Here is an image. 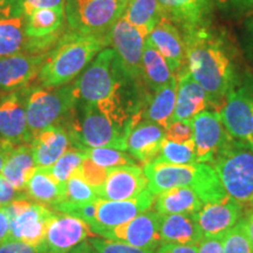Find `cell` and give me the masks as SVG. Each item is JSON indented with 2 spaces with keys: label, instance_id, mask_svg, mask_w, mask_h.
<instances>
[{
  "label": "cell",
  "instance_id": "38",
  "mask_svg": "<svg viewBox=\"0 0 253 253\" xmlns=\"http://www.w3.org/2000/svg\"><path fill=\"white\" fill-rule=\"evenodd\" d=\"M108 171L109 169H104L102 167H99L93 161L86 157L75 173H78L87 184H89L91 188L95 189V191H97L106 182Z\"/></svg>",
  "mask_w": 253,
  "mask_h": 253
},
{
  "label": "cell",
  "instance_id": "48",
  "mask_svg": "<svg viewBox=\"0 0 253 253\" xmlns=\"http://www.w3.org/2000/svg\"><path fill=\"white\" fill-rule=\"evenodd\" d=\"M198 253H224L223 237L203 238L197 246Z\"/></svg>",
  "mask_w": 253,
  "mask_h": 253
},
{
  "label": "cell",
  "instance_id": "7",
  "mask_svg": "<svg viewBox=\"0 0 253 253\" xmlns=\"http://www.w3.org/2000/svg\"><path fill=\"white\" fill-rule=\"evenodd\" d=\"M78 94L74 84L58 88L33 87L25 97L27 125L32 135L47 126L58 125L73 112L78 104Z\"/></svg>",
  "mask_w": 253,
  "mask_h": 253
},
{
  "label": "cell",
  "instance_id": "53",
  "mask_svg": "<svg viewBox=\"0 0 253 253\" xmlns=\"http://www.w3.org/2000/svg\"><path fill=\"white\" fill-rule=\"evenodd\" d=\"M90 248H91L90 243L84 242V243H82V244L78 245L77 248H74L73 250H71V251H68L66 253H87L90 250Z\"/></svg>",
  "mask_w": 253,
  "mask_h": 253
},
{
  "label": "cell",
  "instance_id": "18",
  "mask_svg": "<svg viewBox=\"0 0 253 253\" xmlns=\"http://www.w3.org/2000/svg\"><path fill=\"white\" fill-rule=\"evenodd\" d=\"M0 138L13 145L31 143L33 138L27 125L25 99L18 91L0 100Z\"/></svg>",
  "mask_w": 253,
  "mask_h": 253
},
{
  "label": "cell",
  "instance_id": "12",
  "mask_svg": "<svg viewBox=\"0 0 253 253\" xmlns=\"http://www.w3.org/2000/svg\"><path fill=\"white\" fill-rule=\"evenodd\" d=\"M145 37L125 17L119 19L109 32V46L115 50L122 68L132 81L142 79V58H143Z\"/></svg>",
  "mask_w": 253,
  "mask_h": 253
},
{
  "label": "cell",
  "instance_id": "19",
  "mask_svg": "<svg viewBox=\"0 0 253 253\" xmlns=\"http://www.w3.org/2000/svg\"><path fill=\"white\" fill-rule=\"evenodd\" d=\"M47 53L26 52L0 56V89L14 90L26 86L39 75Z\"/></svg>",
  "mask_w": 253,
  "mask_h": 253
},
{
  "label": "cell",
  "instance_id": "22",
  "mask_svg": "<svg viewBox=\"0 0 253 253\" xmlns=\"http://www.w3.org/2000/svg\"><path fill=\"white\" fill-rule=\"evenodd\" d=\"M166 140V129L156 123L144 120L132 126L126 136V151L137 162L145 164L153 162L160 154Z\"/></svg>",
  "mask_w": 253,
  "mask_h": 253
},
{
  "label": "cell",
  "instance_id": "35",
  "mask_svg": "<svg viewBox=\"0 0 253 253\" xmlns=\"http://www.w3.org/2000/svg\"><path fill=\"white\" fill-rule=\"evenodd\" d=\"M84 151L90 161L104 169L137 164V161L130 154L115 148H86Z\"/></svg>",
  "mask_w": 253,
  "mask_h": 253
},
{
  "label": "cell",
  "instance_id": "30",
  "mask_svg": "<svg viewBox=\"0 0 253 253\" xmlns=\"http://www.w3.org/2000/svg\"><path fill=\"white\" fill-rule=\"evenodd\" d=\"M175 77L170 71L169 66L161 53L153 45V42L145 38L143 58H142V79L153 91H156L169 84Z\"/></svg>",
  "mask_w": 253,
  "mask_h": 253
},
{
  "label": "cell",
  "instance_id": "40",
  "mask_svg": "<svg viewBox=\"0 0 253 253\" xmlns=\"http://www.w3.org/2000/svg\"><path fill=\"white\" fill-rule=\"evenodd\" d=\"M244 18L239 32V46L245 60L253 68V12Z\"/></svg>",
  "mask_w": 253,
  "mask_h": 253
},
{
  "label": "cell",
  "instance_id": "29",
  "mask_svg": "<svg viewBox=\"0 0 253 253\" xmlns=\"http://www.w3.org/2000/svg\"><path fill=\"white\" fill-rule=\"evenodd\" d=\"M176 90L177 78L173 77L169 84L155 91L148 102L147 108L142 113V116L147 121L156 123L167 129L172 122L176 106Z\"/></svg>",
  "mask_w": 253,
  "mask_h": 253
},
{
  "label": "cell",
  "instance_id": "33",
  "mask_svg": "<svg viewBox=\"0 0 253 253\" xmlns=\"http://www.w3.org/2000/svg\"><path fill=\"white\" fill-rule=\"evenodd\" d=\"M97 198L99 197H97L95 189L91 188L89 184H87L78 173H74L66 182L65 194H63L61 202L56 204L55 207H53L52 210L56 211V212L69 213L74 209L81 207L84 204L90 203V202Z\"/></svg>",
  "mask_w": 253,
  "mask_h": 253
},
{
  "label": "cell",
  "instance_id": "47",
  "mask_svg": "<svg viewBox=\"0 0 253 253\" xmlns=\"http://www.w3.org/2000/svg\"><path fill=\"white\" fill-rule=\"evenodd\" d=\"M97 199H99V198H97ZM97 199H95V201L90 202V203L84 204V205H81V207L74 209V210H73L72 212H69L68 214H72V216L81 218V219L87 221V223L90 225V224L94 221L95 217H96Z\"/></svg>",
  "mask_w": 253,
  "mask_h": 253
},
{
  "label": "cell",
  "instance_id": "45",
  "mask_svg": "<svg viewBox=\"0 0 253 253\" xmlns=\"http://www.w3.org/2000/svg\"><path fill=\"white\" fill-rule=\"evenodd\" d=\"M0 253H46V251L19 240L9 239L0 244Z\"/></svg>",
  "mask_w": 253,
  "mask_h": 253
},
{
  "label": "cell",
  "instance_id": "34",
  "mask_svg": "<svg viewBox=\"0 0 253 253\" xmlns=\"http://www.w3.org/2000/svg\"><path fill=\"white\" fill-rule=\"evenodd\" d=\"M154 161L175 164V166H189V164L198 163L194 140L186 141L184 143L164 140L160 154Z\"/></svg>",
  "mask_w": 253,
  "mask_h": 253
},
{
  "label": "cell",
  "instance_id": "31",
  "mask_svg": "<svg viewBox=\"0 0 253 253\" xmlns=\"http://www.w3.org/2000/svg\"><path fill=\"white\" fill-rule=\"evenodd\" d=\"M32 53L31 39L25 33L24 15L0 20V56Z\"/></svg>",
  "mask_w": 253,
  "mask_h": 253
},
{
  "label": "cell",
  "instance_id": "42",
  "mask_svg": "<svg viewBox=\"0 0 253 253\" xmlns=\"http://www.w3.org/2000/svg\"><path fill=\"white\" fill-rule=\"evenodd\" d=\"M192 125L191 121H172L166 129V140L184 143L192 140Z\"/></svg>",
  "mask_w": 253,
  "mask_h": 253
},
{
  "label": "cell",
  "instance_id": "27",
  "mask_svg": "<svg viewBox=\"0 0 253 253\" xmlns=\"http://www.w3.org/2000/svg\"><path fill=\"white\" fill-rule=\"evenodd\" d=\"M65 185L56 181L46 168H37L25 186V194L32 201L52 209L61 202Z\"/></svg>",
  "mask_w": 253,
  "mask_h": 253
},
{
  "label": "cell",
  "instance_id": "39",
  "mask_svg": "<svg viewBox=\"0 0 253 253\" xmlns=\"http://www.w3.org/2000/svg\"><path fill=\"white\" fill-rule=\"evenodd\" d=\"M89 243L97 253H156L154 249H142L106 238H91Z\"/></svg>",
  "mask_w": 253,
  "mask_h": 253
},
{
  "label": "cell",
  "instance_id": "21",
  "mask_svg": "<svg viewBox=\"0 0 253 253\" xmlns=\"http://www.w3.org/2000/svg\"><path fill=\"white\" fill-rule=\"evenodd\" d=\"M166 60L172 74L177 77L186 67L185 47L179 27L164 18L147 37Z\"/></svg>",
  "mask_w": 253,
  "mask_h": 253
},
{
  "label": "cell",
  "instance_id": "1",
  "mask_svg": "<svg viewBox=\"0 0 253 253\" xmlns=\"http://www.w3.org/2000/svg\"><path fill=\"white\" fill-rule=\"evenodd\" d=\"M186 67L208 93L210 106L219 113L239 73L236 52L225 32L210 24L182 31Z\"/></svg>",
  "mask_w": 253,
  "mask_h": 253
},
{
  "label": "cell",
  "instance_id": "57",
  "mask_svg": "<svg viewBox=\"0 0 253 253\" xmlns=\"http://www.w3.org/2000/svg\"><path fill=\"white\" fill-rule=\"evenodd\" d=\"M252 211H253V210H252Z\"/></svg>",
  "mask_w": 253,
  "mask_h": 253
},
{
  "label": "cell",
  "instance_id": "55",
  "mask_svg": "<svg viewBox=\"0 0 253 253\" xmlns=\"http://www.w3.org/2000/svg\"><path fill=\"white\" fill-rule=\"evenodd\" d=\"M123 1H126V2H128V4H129V2H130V1H132V0H123Z\"/></svg>",
  "mask_w": 253,
  "mask_h": 253
},
{
  "label": "cell",
  "instance_id": "15",
  "mask_svg": "<svg viewBox=\"0 0 253 253\" xmlns=\"http://www.w3.org/2000/svg\"><path fill=\"white\" fill-rule=\"evenodd\" d=\"M155 196L149 190L144 191L138 197L126 201H107V199H97V212L93 223L90 224L95 233L101 230H108L116 227L138 214L145 212L153 208Z\"/></svg>",
  "mask_w": 253,
  "mask_h": 253
},
{
  "label": "cell",
  "instance_id": "41",
  "mask_svg": "<svg viewBox=\"0 0 253 253\" xmlns=\"http://www.w3.org/2000/svg\"><path fill=\"white\" fill-rule=\"evenodd\" d=\"M224 13L232 18H244L253 12V0H213Z\"/></svg>",
  "mask_w": 253,
  "mask_h": 253
},
{
  "label": "cell",
  "instance_id": "28",
  "mask_svg": "<svg viewBox=\"0 0 253 253\" xmlns=\"http://www.w3.org/2000/svg\"><path fill=\"white\" fill-rule=\"evenodd\" d=\"M171 21L182 31L210 24L213 0H170Z\"/></svg>",
  "mask_w": 253,
  "mask_h": 253
},
{
  "label": "cell",
  "instance_id": "3",
  "mask_svg": "<svg viewBox=\"0 0 253 253\" xmlns=\"http://www.w3.org/2000/svg\"><path fill=\"white\" fill-rule=\"evenodd\" d=\"M109 46L108 36H84L68 32L58 39L47 53L39 72V81L45 88H58L80 77L101 50Z\"/></svg>",
  "mask_w": 253,
  "mask_h": 253
},
{
  "label": "cell",
  "instance_id": "46",
  "mask_svg": "<svg viewBox=\"0 0 253 253\" xmlns=\"http://www.w3.org/2000/svg\"><path fill=\"white\" fill-rule=\"evenodd\" d=\"M66 0H24V14L39 8H54L65 11Z\"/></svg>",
  "mask_w": 253,
  "mask_h": 253
},
{
  "label": "cell",
  "instance_id": "43",
  "mask_svg": "<svg viewBox=\"0 0 253 253\" xmlns=\"http://www.w3.org/2000/svg\"><path fill=\"white\" fill-rule=\"evenodd\" d=\"M24 15V0H0V20Z\"/></svg>",
  "mask_w": 253,
  "mask_h": 253
},
{
  "label": "cell",
  "instance_id": "32",
  "mask_svg": "<svg viewBox=\"0 0 253 253\" xmlns=\"http://www.w3.org/2000/svg\"><path fill=\"white\" fill-rule=\"evenodd\" d=\"M123 17L147 38L166 15L157 0H132L126 5Z\"/></svg>",
  "mask_w": 253,
  "mask_h": 253
},
{
  "label": "cell",
  "instance_id": "54",
  "mask_svg": "<svg viewBox=\"0 0 253 253\" xmlns=\"http://www.w3.org/2000/svg\"><path fill=\"white\" fill-rule=\"evenodd\" d=\"M91 245V244H90ZM87 253H97L96 251H95V250H94V248H93V246H91V248H90V250H89V251H88Z\"/></svg>",
  "mask_w": 253,
  "mask_h": 253
},
{
  "label": "cell",
  "instance_id": "9",
  "mask_svg": "<svg viewBox=\"0 0 253 253\" xmlns=\"http://www.w3.org/2000/svg\"><path fill=\"white\" fill-rule=\"evenodd\" d=\"M219 115L231 137L253 144V72L239 75Z\"/></svg>",
  "mask_w": 253,
  "mask_h": 253
},
{
  "label": "cell",
  "instance_id": "50",
  "mask_svg": "<svg viewBox=\"0 0 253 253\" xmlns=\"http://www.w3.org/2000/svg\"><path fill=\"white\" fill-rule=\"evenodd\" d=\"M156 253H198L197 246L194 245H181V244H160Z\"/></svg>",
  "mask_w": 253,
  "mask_h": 253
},
{
  "label": "cell",
  "instance_id": "13",
  "mask_svg": "<svg viewBox=\"0 0 253 253\" xmlns=\"http://www.w3.org/2000/svg\"><path fill=\"white\" fill-rule=\"evenodd\" d=\"M161 218L162 216L157 211L148 210L122 225L99 231L97 237L118 240L136 248L157 250L161 244Z\"/></svg>",
  "mask_w": 253,
  "mask_h": 253
},
{
  "label": "cell",
  "instance_id": "44",
  "mask_svg": "<svg viewBox=\"0 0 253 253\" xmlns=\"http://www.w3.org/2000/svg\"><path fill=\"white\" fill-rule=\"evenodd\" d=\"M21 198H28L24 191H18L0 176V208H5Z\"/></svg>",
  "mask_w": 253,
  "mask_h": 253
},
{
  "label": "cell",
  "instance_id": "20",
  "mask_svg": "<svg viewBox=\"0 0 253 253\" xmlns=\"http://www.w3.org/2000/svg\"><path fill=\"white\" fill-rule=\"evenodd\" d=\"M176 106L172 121H191L210 107L208 93L195 80L188 67L177 75Z\"/></svg>",
  "mask_w": 253,
  "mask_h": 253
},
{
  "label": "cell",
  "instance_id": "17",
  "mask_svg": "<svg viewBox=\"0 0 253 253\" xmlns=\"http://www.w3.org/2000/svg\"><path fill=\"white\" fill-rule=\"evenodd\" d=\"M244 214V205L226 196L219 202L204 204L196 213V219L204 238L224 237L238 224Z\"/></svg>",
  "mask_w": 253,
  "mask_h": 253
},
{
  "label": "cell",
  "instance_id": "49",
  "mask_svg": "<svg viewBox=\"0 0 253 253\" xmlns=\"http://www.w3.org/2000/svg\"><path fill=\"white\" fill-rule=\"evenodd\" d=\"M11 238V216L7 209L0 208V244Z\"/></svg>",
  "mask_w": 253,
  "mask_h": 253
},
{
  "label": "cell",
  "instance_id": "11",
  "mask_svg": "<svg viewBox=\"0 0 253 253\" xmlns=\"http://www.w3.org/2000/svg\"><path fill=\"white\" fill-rule=\"evenodd\" d=\"M192 140L198 163L212 164L233 140L218 112L204 110L191 120Z\"/></svg>",
  "mask_w": 253,
  "mask_h": 253
},
{
  "label": "cell",
  "instance_id": "2",
  "mask_svg": "<svg viewBox=\"0 0 253 253\" xmlns=\"http://www.w3.org/2000/svg\"><path fill=\"white\" fill-rule=\"evenodd\" d=\"M132 81L122 68L115 50H101L75 81L79 102L93 104L116 125L130 129L138 123V114L128 100Z\"/></svg>",
  "mask_w": 253,
  "mask_h": 253
},
{
  "label": "cell",
  "instance_id": "25",
  "mask_svg": "<svg viewBox=\"0 0 253 253\" xmlns=\"http://www.w3.org/2000/svg\"><path fill=\"white\" fill-rule=\"evenodd\" d=\"M36 169L31 143L12 145L5 157L0 176L15 190L25 192V186Z\"/></svg>",
  "mask_w": 253,
  "mask_h": 253
},
{
  "label": "cell",
  "instance_id": "51",
  "mask_svg": "<svg viewBox=\"0 0 253 253\" xmlns=\"http://www.w3.org/2000/svg\"><path fill=\"white\" fill-rule=\"evenodd\" d=\"M242 223L245 227V231L248 233L250 240H251L253 244V211H250L245 217L242 218Z\"/></svg>",
  "mask_w": 253,
  "mask_h": 253
},
{
  "label": "cell",
  "instance_id": "56",
  "mask_svg": "<svg viewBox=\"0 0 253 253\" xmlns=\"http://www.w3.org/2000/svg\"><path fill=\"white\" fill-rule=\"evenodd\" d=\"M252 147H253V144H252Z\"/></svg>",
  "mask_w": 253,
  "mask_h": 253
},
{
  "label": "cell",
  "instance_id": "4",
  "mask_svg": "<svg viewBox=\"0 0 253 253\" xmlns=\"http://www.w3.org/2000/svg\"><path fill=\"white\" fill-rule=\"evenodd\" d=\"M143 170L148 179V190L154 196L172 188H189L194 190L204 204L219 202L227 196L216 170L210 164L175 166L153 161L143 166Z\"/></svg>",
  "mask_w": 253,
  "mask_h": 253
},
{
  "label": "cell",
  "instance_id": "8",
  "mask_svg": "<svg viewBox=\"0 0 253 253\" xmlns=\"http://www.w3.org/2000/svg\"><path fill=\"white\" fill-rule=\"evenodd\" d=\"M123 0H66L65 18L71 31L84 36H108L125 14Z\"/></svg>",
  "mask_w": 253,
  "mask_h": 253
},
{
  "label": "cell",
  "instance_id": "24",
  "mask_svg": "<svg viewBox=\"0 0 253 253\" xmlns=\"http://www.w3.org/2000/svg\"><path fill=\"white\" fill-rule=\"evenodd\" d=\"M161 244H181L198 246L204 238L195 214H164L160 225Z\"/></svg>",
  "mask_w": 253,
  "mask_h": 253
},
{
  "label": "cell",
  "instance_id": "14",
  "mask_svg": "<svg viewBox=\"0 0 253 253\" xmlns=\"http://www.w3.org/2000/svg\"><path fill=\"white\" fill-rule=\"evenodd\" d=\"M97 237L87 221L63 212H54L45 238L47 253H66L87 239Z\"/></svg>",
  "mask_w": 253,
  "mask_h": 253
},
{
  "label": "cell",
  "instance_id": "16",
  "mask_svg": "<svg viewBox=\"0 0 253 253\" xmlns=\"http://www.w3.org/2000/svg\"><path fill=\"white\" fill-rule=\"evenodd\" d=\"M148 190L143 167L138 164L109 169L106 182L97 190V197L107 201H126L138 197Z\"/></svg>",
  "mask_w": 253,
  "mask_h": 253
},
{
  "label": "cell",
  "instance_id": "10",
  "mask_svg": "<svg viewBox=\"0 0 253 253\" xmlns=\"http://www.w3.org/2000/svg\"><path fill=\"white\" fill-rule=\"evenodd\" d=\"M6 209L11 216L9 239L45 250L47 227L55 211L28 198L17 199Z\"/></svg>",
  "mask_w": 253,
  "mask_h": 253
},
{
  "label": "cell",
  "instance_id": "36",
  "mask_svg": "<svg viewBox=\"0 0 253 253\" xmlns=\"http://www.w3.org/2000/svg\"><path fill=\"white\" fill-rule=\"evenodd\" d=\"M86 154L84 150L78 149V148L72 147L62 155L61 157L56 161L54 166L50 168H46L48 171L52 173L56 181H59L62 184H66L71 177L74 175L75 171L80 168L81 163L86 158Z\"/></svg>",
  "mask_w": 253,
  "mask_h": 253
},
{
  "label": "cell",
  "instance_id": "26",
  "mask_svg": "<svg viewBox=\"0 0 253 253\" xmlns=\"http://www.w3.org/2000/svg\"><path fill=\"white\" fill-rule=\"evenodd\" d=\"M203 201L194 190L189 188H172L155 196L154 210L161 216L176 213H197L203 208Z\"/></svg>",
  "mask_w": 253,
  "mask_h": 253
},
{
  "label": "cell",
  "instance_id": "23",
  "mask_svg": "<svg viewBox=\"0 0 253 253\" xmlns=\"http://www.w3.org/2000/svg\"><path fill=\"white\" fill-rule=\"evenodd\" d=\"M31 145L37 168H50L72 147V142L67 129L55 125L37 132Z\"/></svg>",
  "mask_w": 253,
  "mask_h": 253
},
{
  "label": "cell",
  "instance_id": "52",
  "mask_svg": "<svg viewBox=\"0 0 253 253\" xmlns=\"http://www.w3.org/2000/svg\"><path fill=\"white\" fill-rule=\"evenodd\" d=\"M12 145H13V144L8 143V142H6V141H2L1 138H0V173H1L2 166H4L6 155H7L8 150L11 149Z\"/></svg>",
  "mask_w": 253,
  "mask_h": 253
},
{
  "label": "cell",
  "instance_id": "6",
  "mask_svg": "<svg viewBox=\"0 0 253 253\" xmlns=\"http://www.w3.org/2000/svg\"><path fill=\"white\" fill-rule=\"evenodd\" d=\"M81 116H73L68 134L73 147L84 150L86 148H115L126 151V136L130 129L116 125L93 104L82 103Z\"/></svg>",
  "mask_w": 253,
  "mask_h": 253
},
{
  "label": "cell",
  "instance_id": "37",
  "mask_svg": "<svg viewBox=\"0 0 253 253\" xmlns=\"http://www.w3.org/2000/svg\"><path fill=\"white\" fill-rule=\"evenodd\" d=\"M223 248L224 253H253V244L242 219L223 237Z\"/></svg>",
  "mask_w": 253,
  "mask_h": 253
},
{
  "label": "cell",
  "instance_id": "5",
  "mask_svg": "<svg viewBox=\"0 0 253 253\" xmlns=\"http://www.w3.org/2000/svg\"><path fill=\"white\" fill-rule=\"evenodd\" d=\"M211 166L216 170L226 195L253 210L252 145L233 138Z\"/></svg>",
  "mask_w": 253,
  "mask_h": 253
}]
</instances>
